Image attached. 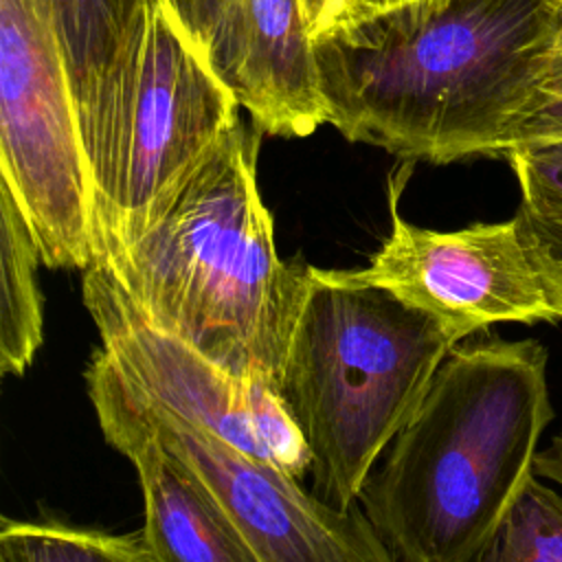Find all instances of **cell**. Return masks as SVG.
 Returning a JSON list of instances; mask_svg holds the SVG:
<instances>
[{
	"mask_svg": "<svg viewBox=\"0 0 562 562\" xmlns=\"http://www.w3.org/2000/svg\"><path fill=\"white\" fill-rule=\"evenodd\" d=\"M465 338L463 327L349 270L307 268L277 393L310 452L318 498L340 509L358 503L373 463Z\"/></svg>",
	"mask_w": 562,
	"mask_h": 562,
	"instance_id": "4",
	"label": "cell"
},
{
	"mask_svg": "<svg viewBox=\"0 0 562 562\" xmlns=\"http://www.w3.org/2000/svg\"><path fill=\"white\" fill-rule=\"evenodd\" d=\"M522 193V209L562 220V140L531 143L505 154Z\"/></svg>",
	"mask_w": 562,
	"mask_h": 562,
	"instance_id": "16",
	"label": "cell"
},
{
	"mask_svg": "<svg viewBox=\"0 0 562 562\" xmlns=\"http://www.w3.org/2000/svg\"><path fill=\"white\" fill-rule=\"evenodd\" d=\"M0 180L31 226L42 266L83 272L94 261L75 94L31 0H0Z\"/></svg>",
	"mask_w": 562,
	"mask_h": 562,
	"instance_id": "6",
	"label": "cell"
},
{
	"mask_svg": "<svg viewBox=\"0 0 562 562\" xmlns=\"http://www.w3.org/2000/svg\"><path fill=\"white\" fill-rule=\"evenodd\" d=\"M261 136L255 125L228 130L160 220L97 263L154 329L277 389L310 266L277 252L257 187Z\"/></svg>",
	"mask_w": 562,
	"mask_h": 562,
	"instance_id": "3",
	"label": "cell"
},
{
	"mask_svg": "<svg viewBox=\"0 0 562 562\" xmlns=\"http://www.w3.org/2000/svg\"><path fill=\"white\" fill-rule=\"evenodd\" d=\"M165 2L169 4L180 26L187 31L195 48L204 55L224 0H165Z\"/></svg>",
	"mask_w": 562,
	"mask_h": 562,
	"instance_id": "18",
	"label": "cell"
},
{
	"mask_svg": "<svg viewBox=\"0 0 562 562\" xmlns=\"http://www.w3.org/2000/svg\"><path fill=\"white\" fill-rule=\"evenodd\" d=\"M312 37H321L364 13L360 0H301Z\"/></svg>",
	"mask_w": 562,
	"mask_h": 562,
	"instance_id": "19",
	"label": "cell"
},
{
	"mask_svg": "<svg viewBox=\"0 0 562 562\" xmlns=\"http://www.w3.org/2000/svg\"><path fill=\"white\" fill-rule=\"evenodd\" d=\"M395 2H402V0H360L362 9H380V7H389V4H395Z\"/></svg>",
	"mask_w": 562,
	"mask_h": 562,
	"instance_id": "23",
	"label": "cell"
},
{
	"mask_svg": "<svg viewBox=\"0 0 562 562\" xmlns=\"http://www.w3.org/2000/svg\"><path fill=\"white\" fill-rule=\"evenodd\" d=\"M0 562H156L143 536L2 518Z\"/></svg>",
	"mask_w": 562,
	"mask_h": 562,
	"instance_id": "14",
	"label": "cell"
},
{
	"mask_svg": "<svg viewBox=\"0 0 562 562\" xmlns=\"http://www.w3.org/2000/svg\"><path fill=\"white\" fill-rule=\"evenodd\" d=\"M83 303L99 329L101 349L147 400L303 479L310 452L274 386L235 375L154 329L103 263L83 270Z\"/></svg>",
	"mask_w": 562,
	"mask_h": 562,
	"instance_id": "8",
	"label": "cell"
},
{
	"mask_svg": "<svg viewBox=\"0 0 562 562\" xmlns=\"http://www.w3.org/2000/svg\"><path fill=\"white\" fill-rule=\"evenodd\" d=\"M470 562H562V496L533 476Z\"/></svg>",
	"mask_w": 562,
	"mask_h": 562,
	"instance_id": "15",
	"label": "cell"
},
{
	"mask_svg": "<svg viewBox=\"0 0 562 562\" xmlns=\"http://www.w3.org/2000/svg\"><path fill=\"white\" fill-rule=\"evenodd\" d=\"M147 0H31L50 29L75 99L110 66Z\"/></svg>",
	"mask_w": 562,
	"mask_h": 562,
	"instance_id": "13",
	"label": "cell"
},
{
	"mask_svg": "<svg viewBox=\"0 0 562 562\" xmlns=\"http://www.w3.org/2000/svg\"><path fill=\"white\" fill-rule=\"evenodd\" d=\"M94 261L140 239L233 130L237 101L165 0H147L110 66L75 99Z\"/></svg>",
	"mask_w": 562,
	"mask_h": 562,
	"instance_id": "5",
	"label": "cell"
},
{
	"mask_svg": "<svg viewBox=\"0 0 562 562\" xmlns=\"http://www.w3.org/2000/svg\"><path fill=\"white\" fill-rule=\"evenodd\" d=\"M558 0H402L314 40L327 123L406 162L507 151L553 55Z\"/></svg>",
	"mask_w": 562,
	"mask_h": 562,
	"instance_id": "1",
	"label": "cell"
},
{
	"mask_svg": "<svg viewBox=\"0 0 562 562\" xmlns=\"http://www.w3.org/2000/svg\"><path fill=\"white\" fill-rule=\"evenodd\" d=\"M406 176L391 184V233L353 279L384 288L470 336L496 323H560L562 259L525 209L503 222L459 231L408 224L397 200Z\"/></svg>",
	"mask_w": 562,
	"mask_h": 562,
	"instance_id": "7",
	"label": "cell"
},
{
	"mask_svg": "<svg viewBox=\"0 0 562 562\" xmlns=\"http://www.w3.org/2000/svg\"><path fill=\"white\" fill-rule=\"evenodd\" d=\"M465 340L358 498L397 562H470L536 476L553 419L549 356L536 338Z\"/></svg>",
	"mask_w": 562,
	"mask_h": 562,
	"instance_id": "2",
	"label": "cell"
},
{
	"mask_svg": "<svg viewBox=\"0 0 562 562\" xmlns=\"http://www.w3.org/2000/svg\"><path fill=\"white\" fill-rule=\"evenodd\" d=\"M549 140H562V57L558 55H551L533 101L512 132L507 151Z\"/></svg>",
	"mask_w": 562,
	"mask_h": 562,
	"instance_id": "17",
	"label": "cell"
},
{
	"mask_svg": "<svg viewBox=\"0 0 562 562\" xmlns=\"http://www.w3.org/2000/svg\"><path fill=\"white\" fill-rule=\"evenodd\" d=\"M204 57L261 134L303 138L327 123L301 0H224Z\"/></svg>",
	"mask_w": 562,
	"mask_h": 562,
	"instance_id": "11",
	"label": "cell"
},
{
	"mask_svg": "<svg viewBox=\"0 0 562 562\" xmlns=\"http://www.w3.org/2000/svg\"><path fill=\"white\" fill-rule=\"evenodd\" d=\"M114 371L160 443L204 479L263 562H397L360 503L347 509L325 503L279 465L154 404Z\"/></svg>",
	"mask_w": 562,
	"mask_h": 562,
	"instance_id": "9",
	"label": "cell"
},
{
	"mask_svg": "<svg viewBox=\"0 0 562 562\" xmlns=\"http://www.w3.org/2000/svg\"><path fill=\"white\" fill-rule=\"evenodd\" d=\"M553 55L562 57V0H558V18H555V35H553Z\"/></svg>",
	"mask_w": 562,
	"mask_h": 562,
	"instance_id": "22",
	"label": "cell"
},
{
	"mask_svg": "<svg viewBox=\"0 0 562 562\" xmlns=\"http://www.w3.org/2000/svg\"><path fill=\"white\" fill-rule=\"evenodd\" d=\"M42 263L31 226L0 180V371L22 375L42 345Z\"/></svg>",
	"mask_w": 562,
	"mask_h": 562,
	"instance_id": "12",
	"label": "cell"
},
{
	"mask_svg": "<svg viewBox=\"0 0 562 562\" xmlns=\"http://www.w3.org/2000/svg\"><path fill=\"white\" fill-rule=\"evenodd\" d=\"M520 209H522V206H520ZM525 213L531 217V222H533V226L540 231V235L549 241L551 250L562 259V220L533 215V213H529V211H525Z\"/></svg>",
	"mask_w": 562,
	"mask_h": 562,
	"instance_id": "21",
	"label": "cell"
},
{
	"mask_svg": "<svg viewBox=\"0 0 562 562\" xmlns=\"http://www.w3.org/2000/svg\"><path fill=\"white\" fill-rule=\"evenodd\" d=\"M533 472L540 479H549L558 485H562V428L553 435L547 448L538 450Z\"/></svg>",
	"mask_w": 562,
	"mask_h": 562,
	"instance_id": "20",
	"label": "cell"
},
{
	"mask_svg": "<svg viewBox=\"0 0 562 562\" xmlns=\"http://www.w3.org/2000/svg\"><path fill=\"white\" fill-rule=\"evenodd\" d=\"M86 382L105 441L136 468L145 503L140 536L156 562H263L204 479L138 415L101 349Z\"/></svg>",
	"mask_w": 562,
	"mask_h": 562,
	"instance_id": "10",
	"label": "cell"
}]
</instances>
